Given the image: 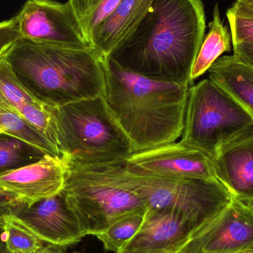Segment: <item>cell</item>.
<instances>
[{"label": "cell", "instance_id": "32", "mask_svg": "<svg viewBox=\"0 0 253 253\" xmlns=\"http://www.w3.org/2000/svg\"><path fill=\"white\" fill-rule=\"evenodd\" d=\"M253 253V249L251 250V251H248V252H245V253Z\"/></svg>", "mask_w": 253, "mask_h": 253}, {"label": "cell", "instance_id": "23", "mask_svg": "<svg viewBox=\"0 0 253 253\" xmlns=\"http://www.w3.org/2000/svg\"><path fill=\"white\" fill-rule=\"evenodd\" d=\"M2 230L8 253H34L44 247V242L12 218L7 220Z\"/></svg>", "mask_w": 253, "mask_h": 253}, {"label": "cell", "instance_id": "31", "mask_svg": "<svg viewBox=\"0 0 253 253\" xmlns=\"http://www.w3.org/2000/svg\"><path fill=\"white\" fill-rule=\"evenodd\" d=\"M0 253H8L6 249L5 244L3 239L2 230L0 229Z\"/></svg>", "mask_w": 253, "mask_h": 253}, {"label": "cell", "instance_id": "21", "mask_svg": "<svg viewBox=\"0 0 253 253\" xmlns=\"http://www.w3.org/2000/svg\"><path fill=\"white\" fill-rule=\"evenodd\" d=\"M0 93L19 115L30 105L42 104L19 81L4 55L0 58Z\"/></svg>", "mask_w": 253, "mask_h": 253}, {"label": "cell", "instance_id": "12", "mask_svg": "<svg viewBox=\"0 0 253 253\" xmlns=\"http://www.w3.org/2000/svg\"><path fill=\"white\" fill-rule=\"evenodd\" d=\"M67 164L51 155L0 175V190L31 205L59 194L65 186Z\"/></svg>", "mask_w": 253, "mask_h": 253}, {"label": "cell", "instance_id": "3", "mask_svg": "<svg viewBox=\"0 0 253 253\" xmlns=\"http://www.w3.org/2000/svg\"><path fill=\"white\" fill-rule=\"evenodd\" d=\"M4 57L25 88L48 108L105 93L106 56L92 46L46 44L20 38Z\"/></svg>", "mask_w": 253, "mask_h": 253}, {"label": "cell", "instance_id": "18", "mask_svg": "<svg viewBox=\"0 0 253 253\" xmlns=\"http://www.w3.org/2000/svg\"><path fill=\"white\" fill-rule=\"evenodd\" d=\"M0 129L28 143L45 155L60 157L59 150L34 126L15 112L0 93Z\"/></svg>", "mask_w": 253, "mask_h": 253}, {"label": "cell", "instance_id": "26", "mask_svg": "<svg viewBox=\"0 0 253 253\" xmlns=\"http://www.w3.org/2000/svg\"><path fill=\"white\" fill-rule=\"evenodd\" d=\"M17 202L14 196L0 190V229L11 216L12 210Z\"/></svg>", "mask_w": 253, "mask_h": 253}, {"label": "cell", "instance_id": "22", "mask_svg": "<svg viewBox=\"0 0 253 253\" xmlns=\"http://www.w3.org/2000/svg\"><path fill=\"white\" fill-rule=\"evenodd\" d=\"M146 212L147 210L126 215L96 237L103 244L106 251L118 253L138 233L144 222Z\"/></svg>", "mask_w": 253, "mask_h": 253}, {"label": "cell", "instance_id": "9", "mask_svg": "<svg viewBox=\"0 0 253 253\" xmlns=\"http://www.w3.org/2000/svg\"><path fill=\"white\" fill-rule=\"evenodd\" d=\"M253 249V208L232 197L208 225L178 253H243Z\"/></svg>", "mask_w": 253, "mask_h": 253}, {"label": "cell", "instance_id": "17", "mask_svg": "<svg viewBox=\"0 0 253 253\" xmlns=\"http://www.w3.org/2000/svg\"><path fill=\"white\" fill-rule=\"evenodd\" d=\"M230 32L223 24L218 4H215L212 19L209 23V32L204 39L192 68L190 80L202 77L225 52L231 50Z\"/></svg>", "mask_w": 253, "mask_h": 253}, {"label": "cell", "instance_id": "28", "mask_svg": "<svg viewBox=\"0 0 253 253\" xmlns=\"http://www.w3.org/2000/svg\"><path fill=\"white\" fill-rule=\"evenodd\" d=\"M233 55L239 60L253 68V44H240L233 45Z\"/></svg>", "mask_w": 253, "mask_h": 253}, {"label": "cell", "instance_id": "27", "mask_svg": "<svg viewBox=\"0 0 253 253\" xmlns=\"http://www.w3.org/2000/svg\"><path fill=\"white\" fill-rule=\"evenodd\" d=\"M227 12L241 17L253 18V0H236Z\"/></svg>", "mask_w": 253, "mask_h": 253}, {"label": "cell", "instance_id": "34", "mask_svg": "<svg viewBox=\"0 0 253 253\" xmlns=\"http://www.w3.org/2000/svg\"><path fill=\"white\" fill-rule=\"evenodd\" d=\"M79 253L74 252V253Z\"/></svg>", "mask_w": 253, "mask_h": 253}, {"label": "cell", "instance_id": "20", "mask_svg": "<svg viewBox=\"0 0 253 253\" xmlns=\"http://www.w3.org/2000/svg\"><path fill=\"white\" fill-rule=\"evenodd\" d=\"M44 155L25 141L0 132V175L37 162Z\"/></svg>", "mask_w": 253, "mask_h": 253}, {"label": "cell", "instance_id": "7", "mask_svg": "<svg viewBox=\"0 0 253 253\" xmlns=\"http://www.w3.org/2000/svg\"><path fill=\"white\" fill-rule=\"evenodd\" d=\"M252 131V117L210 79L190 86L183 143L212 160L224 146Z\"/></svg>", "mask_w": 253, "mask_h": 253}, {"label": "cell", "instance_id": "29", "mask_svg": "<svg viewBox=\"0 0 253 253\" xmlns=\"http://www.w3.org/2000/svg\"><path fill=\"white\" fill-rule=\"evenodd\" d=\"M60 248L48 245L47 246L43 247L42 249L34 253H62Z\"/></svg>", "mask_w": 253, "mask_h": 253}, {"label": "cell", "instance_id": "10", "mask_svg": "<svg viewBox=\"0 0 253 253\" xmlns=\"http://www.w3.org/2000/svg\"><path fill=\"white\" fill-rule=\"evenodd\" d=\"M16 19L21 38L46 44L90 45L68 1L27 0Z\"/></svg>", "mask_w": 253, "mask_h": 253}, {"label": "cell", "instance_id": "2", "mask_svg": "<svg viewBox=\"0 0 253 253\" xmlns=\"http://www.w3.org/2000/svg\"><path fill=\"white\" fill-rule=\"evenodd\" d=\"M104 99L134 152L176 141L184 129L190 85L159 81L105 59Z\"/></svg>", "mask_w": 253, "mask_h": 253}, {"label": "cell", "instance_id": "24", "mask_svg": "<svg viewBox=\"0 0 253 253\" xmlns=\"http://www.w3.org/2000/svg\"><path fill=\"white\" fill-rule=\"evenodd\" d=\"M233 45L253 44V18L241 17L227 12Z\"/></svg>", "mask_w": 253, "mask_h": 253}, {"label": "cell", "instance_id": "25", "mask_svg": "<svg viewBox=\"0 0 253 253\" xmlns=\"http://www.w3.org/2000/svg\"><path fill=\"white\" fill-rule=\"evenodd\" d=\"M21 38L16 16L0 22V58L13 42Z\"/></svg>", "mask_w": 253, "mask_h": 253}, {"label": "cell", "instance_id": "15", "mask_svg": "<svg viewBox=\"0 0 253 253\" xmlns=\"http://www.w3.org/2000/svg\"><path fill=\"white\" fill-rule=\"evenodd\" d=\"M153 0H123L116 10L95 30L90 45L103 56H111L126 43L151 8Z\"/></svg>", "mask_w": 253, "mask_h": 253}, {"label": "cell", "instance_id": "8", "mask_svg": "<svg viewBox=\"0 0 253 253\" xmlns=\"http://www.w3.org/2000/svg\"><path fill=\"white\" fill-rule=\"evenodd\" d=\"M123 165L129 172L146 176L218 181L212 160L181 141L134 152Z\"/></svg>", "mask_w": 253, "mask_h": 253}, {"label": "cell", "instance_id": "11", "mask_svg": "<svg viewBox=\"0 0 253 253\" xmlns=\"http://www.w3.org/2000/svg\"><path fill=\"white\" fill-rule=\"evenodd\" d=\"M10 218L44 243L58 248L76 245L85 237L62 191L31 205L17 202Z\"/></svg>", "mask_w": 253, "mask_h": 253}, {"label": "cell", "instance_id": "30", "mask_svg": "<svg viewBox=\"0 0 253 253\" xmlns=\"http://www.w3.org/2000/svg\"><path fill=\"white\" fill-rule=\"evenodd\" d=\"M184 245H185V244H184ZM184 245H178V246L168 248V249L166 250H162V251H155V252L147 253H178L180 252V251H181V248L184 246Z\"/></svg>", "mask_w": 253, "mask_h": 253}, {"label": "cell", "instance_id": "19", "mask_svg": "<svg viewBox=\"0 0 253 253\" xmlns=\"http://www.w3.org/2000/svg\"><path fill=\"white\" fill-rule=\"evenodd\" d=\"M123 0H68L83 37L90 45L95 30L116 10Z\"/></svg>", "mask_w": 253, "mask_h": 253}, {"label": "cell", "instance_id": "16", "mask_svg": "<svg viewBox=\"0 0 253 253\" xmlns=\"http://www.w3.org/2000/svg\"><path fill=\"white\" fill-rule=\"evenodd\" d=\"M208 79L234 99L253 119V68L235 55L221 56L208 71Z\"/></svg>", "mask_w": 253, "mask_h": 253}, {"label": "cell", "instance_id": "5", "mask_svg": "<svg viewBox=\"0 0 253 253\" xmlns=\"http://www.w3.org/2000/svg\"><path fill=\"white\" fill-rule=\"evenodd\" d=\"M102 165L117 182L135 193L147 209L179 214L193 227L194 234L210 224L232 199L218 181L138 175L126 170L123 161Z\"/></svg>", "mask_w": 253, "mask_h": 253}, {"label": "cell", "instance_id": "6", "mask_svg": "<svg viewBox=\"0 0 253 253\" xmlns=\"http://www.w3.org/2000/svg\"><path fill=\"white\" fill-rule=\"evenodd\" d=\"M65 162L62 193L84 236H98L118 220L147 210L141 199L117 182L103 165Z\"/></svg>", "mask_w": 253, "mask_h": 253}, {"label": "cell", "instance_id": "1", "mask_svg": "<svg viewBox=\"0 0 253 253\" xmlns=\"http://www.w3.org/2000/svg\"><path fill=\"white\" fill-rule=\"evenodd\" d=\"M205 30L202 0H153L136 32L110 57L138 75L191 85Z\"/></svg>", "mask_w": 253, "mask_h": 253}, {"label": "cell", "instance_id": "14", "mask_svg": "<svg viewBox=\"0 0 253 253\" xmlns=\"http://www.w3.org/2000/svg\"><path fill=\"white\" fill-rule=\"evenodd\" d=\"M194 230L179 214L147 209L138 233L117 253H147L184 245Z\"/></svg>", "mask_w": 253, "mask_h": 253}, {"label": "cell", "instance_id": "13", "mask_svg": "<svg viewBox=\"0 0 253 253\" xmlns=\"http://www.w3.org/2000/svg\"><path fill=\"white\" fill-rule=\"evenodd\" d=\"M212 162L215 178L232 197L253 208V131L224 146Z\"/></svg>", "mask_w": 253, "mask_h": 253}, {"label": "cell", "instance_id": "33", "mask_svg": "<svg viewBox=\"0 0 253 253\" xmlns=\"http://www.w3.org/2000/svg\"><path fill=\"white\" fill-rule=\"evenodd\" d=\"M0 132H3L1 130V129H0Z\"/></svg>", "mask_w": 253, "mask_h": 253}, {"label": "cell", "instance_id": "4", "mask_svg": "<svg viewBox=\"0 0 253 253\" xmlns=\"http://www.w3.org/2000/svg\"><path fill=\"white\" fill-rule=\"evenodd\" d=\"M58 148L65 162L99 165L123 162L134 153L130 140L103 96L53 108Z\"/></svg>", "mask_w": 253, "mask_h": 253}]
</instances>
